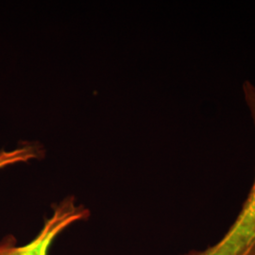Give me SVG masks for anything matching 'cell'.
Segmentation results:
<instances>
[{"instance_id":"obj_1","label":"cell","mask_w":255,"mask_h":255,"mask_svg":"<svg viewBox=\"0 0 255 255\" xmlns=\"http://www.w3.org/2000/svg\"><path fill=\"white\" fill-rule=\"evenodd\" d=\"M89 215V210L77 205L74 198L69 197L55 206L39 234L26 245L17 246L13 236L4 237L0 241V255H48L57 237L74 223L86 220Z\"/></svg>"},{"instance_id":"obj_2","label":"cell","mask_w":255,"mask_h":255,"mask_svg":"<svg viewBox=\"0 0 255 255\" xmlns=\"http://www.w3.org/2000/svg\"><path fill=\"white\" fill-rule=\"evenodd\" d=\"M39 155L36 147L30 146H20L11 150H0V169L9 165L26 163L35 159Z\"/></svg>"}]
</instances>
